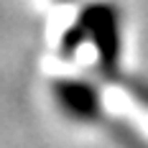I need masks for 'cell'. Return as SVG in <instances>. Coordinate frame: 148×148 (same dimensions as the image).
Wrapping results in <instances>:
<instances>
[{"instance_id":"6da1fadb","label":"cell","mask_w":148,"mask_h":148,"mask_svg":"<svg viewBox=\"0 0 148 148\" xmlns=\"http://www.w3.org/2000/svg\"><path fill=\"white\" fill-rule=\"evenodd\" d=\"M82 33H84V38L89 36V41L97 46V54H100L102 61L115 56L118 44H120L118 41V18H115V13L110 8H95V10L84 13Z\"/></svg>"},{"instance_id":"7a4b0ae2","label":"cell","mask_w":148,"mask_h":148,"mask_svg":"<svg viewBox=\"0 0 148 148\" xmlns=\"http://www.w3.org/2000/svg\"><path fill=\"white\" fill-rule=\"evenodd\" d=\"M61 102L66 105L72 112L77 115H89L92 110H95V92L92 87H84V84H66V87H61Z\"/></svg>"}]
</instances>
